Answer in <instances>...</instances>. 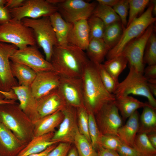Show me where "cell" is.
Returning a JSON list of instances; mask_svg holds the SVG:
<instances>
[{"label":"cell","instance_id":"30","mask_svg":"<svg viewBox=\"0 0 156 156\" xmlns=\"http://www.w3.org/2000/svg\"><path fill=\"white\" fill-rule=\"evenodd\" d=\"M128 63L127 58L120 54L107 60L103 65L116 83H118L119 76L125 69Z\"/></svg>","mask_w":156,"mask_h":156},{"label":"cell","instance_id":"38","mask_svg":"<svg viewBox=\"0 0 156 156\" xmlns=\"http://www.w3.org/2000/svg\"><path fill=\"white\" fill-rule=\"evenodd\" d=\"M128 1L129 16L127 26L143 11L150 2L148 0H128Z\"/></svg>","mask_w":156,"mask_h":156},{"label":"cell","instance_id":"54","mask_svg":"<svg viewBox=\"0 0 156 156\" xmlns=\"http://www.w3.org/2000/svg\"><path fill=\"white\" fill-rule=\"evenodd\" d=\"M151 1L153 4V14L155 15L156 14V0H152Z\"/></svg>","mask_w":156,"mask_h":156},{"label":"cell","instance_id":"44","mask_svg":"<svg viewBox=\"0 0 156 156\" xmlns=\"http://www.w3.org/2000/svg\"><path fill=\"white\" fill-rule=\"evenodd\" d=\"M12 19L9 9L5 5L0 6V25L8 23Z\"/></svg>","mask_w":156,"mask_h":156},{"label":"cell","instance_id":"56","mask_svg":"<svg viewBox=\"0 0 156 156\" xmlns=\"http://www.w3.org/2000/svg\"><path fill=\"white\" fill-rule=\"evenodd\" d=\"M0 93H1L2 92L0 91Z\"/></svg>","mask_w":156,"mask_h":156},{"label":"cell","instance_id":"11","mask_svg":"<svg viewBox=\"0 0 156 156\" xmlns=\"http://www.w3.org/2000/svg\"><path fill=\"white\" fill-rule=\"evenodd\" d=\"M9 10L12 18L19 21L25 18L37 19L49 16L57 11L56 5L47 0H25L20 7Z\"/></svg>","mask_w":156,"mask_h":156},{"label":"cell","instance_id":"3","mask_svg":"<svg viewBox=\"0 0 156 156\" xmlns=\"http://www.w3.org/2000/svg\"><path fill=\"white\" fill-rule=\"evenodd\" d=\"M0 121L26 144L35 136L34 122L24 112L16 101L0 104Z\"/></svg>","mask_w":156,"mask_h":156},{"label":"cell","instance_id":"57","mask_svg":"<svg viewBox=\"0 0 156 156\" xmlns=\"http://www.w3.org/2000/svg\"><path fill=\"white\" fill-rule=\"evenodd\" d=\"M156 156V155H155V156Z\"/></svg>","mask_w":156,"mask_h":156},{"label":"cell","instance_id":"26","mask_svg":"<svg viewBox=\"0 0 156 156\" xmlns=\"http://www.w3.org/2000/svg\"><path fill=\"white\" fill-rule=\"evenodd\" d=\"M49 17L58 45L65 46L68 44V37L70 23L66 22L57 11L51 14Z\"/></svg>","mask_w":156,"mask_h":156},{"label":"cell","instance_id":"20","mask_svg":"<svg viewBox=\"0 0 156 156\" xmlns=\"http://www.w3.org/2000/svg\"><path fill=\"white\" fill-rule=\"evenodd\" d=\"M90 41L89 30L87 20L70 23L68 37V44L86 50Z\"/></svg>","mask_w":156,"mask_h":156},{"label":"cell","instance_id":"24","mask_svg":"<svg viewBox=\"0 0 156 156\" xmlns=\"http://www.w3.org/2000/svg\"><path fill=\"white\" fill-rule=\"evenodd\" d=\"M116 98L115 104L124 120L138 109L150 105L148 103H144L129 95Z\"/></svg>","mask_w":156,"mask_h":156},{"label":"cell","instance_id":"39","mask_svg":"<svg viewBox=\"0 0 156 156\" xmlns=\"http://www.w3.org/2000/svg\"><path fill=\"white\" fill-rule=\"evenodd\" d=\"M96 65L101 80L104 87L108 92L114 94L118 83L105 69L103 64Z\"/></svg>","mask_w":156,"mask_h":156},{"label":"cell","instance_id":"47","mask_svg":"<svg viewBox=\"0 0 156 156\" xmlns=\"http://www.w3.org/2000/svg\"><path fill=\"white\" fill-rule=\"evenodd\" d=\"M25 0H8L5 6L9 9L18 8L22 5Z\"/></svg>","mask_w":156,"mask_h":156},{"label":"cell","instance_id":"42","mask_svg":"<svg viewBox=\"0 0 156 156\" xmlns=\"http://www.w3.org/2000/svg\"><path fill=\"white\" fill-rule=\"evenodd\" d=\"M70 143L60 142L49 154L48 156H66L70 149Z\"/></svg>","mask_w":156,"mask_h":156},{"label":"cell","instance_id":"4","mask_svg":"<svg viewBox=\"0 0 156 156\" xmlns=\"http://www.w3.org/2000/svg\"><path fill=\"white\" fill-rule=\"evenodd\" d=\"M151 2L146 11L133 20L124 29L118 42L107 55V60L120 55L130 42L141 35L156 21V18L153 14V4L151 1Z\"/></svg>","mask_w":156,"mask_h":156},{"label":"cell","instance_id":"58","mask_svg":"<svg viewBox=\"0 0 156 156\" xmlns=\"http://www.w3.org/2000/svg\"></svg>","mask_w":156,"mask_h":156},{"label":"cell","instance_id":"17","mask_svg":"<svg viewBox=\"0 0 156 156\" xmlns=\"http://www.w3.org/2000/svg\"><path fill=\"white\" fill-rule=\"evenodd\" d=\"M12 90L21 109L34 123L36 122L40 118L37 110V99L33 95L30 87L18 85Z\"/></svg>","mask_w":156,"mask_h":156},{"label":"cell","instance_id":"14","mask_svg":"<svg viewBox=\"0 0 156 156\" xmlns=\"http://www.w3.org/2000/svg\"><path fill=\"white\" fill-rule=\"evenodd\" d=\"M18 48L12 44L0 42V91L8 92L18 85L12 73L10 57Z\"/></svg>","mask_w":156,"mask_h":156},{"label":"cell","instance_id":"49","mask_svg":"<svg viewBox=\"0 0 156 156\" xmlns=\"http://www.w3.org/2000/svg\"><path fill=\"white\" fill-rule=\"evenodd\" d=\"M119 1V0H97L98 4L113 7Z\"/></svg>","mask_w":156,"mask_h":156},{"label":"cell","instance_id":"7","mask_svg":"<svg viewBox=\"0 0 156 156\" xmlns=\"http://www.w3.org/2000/svg\"><path fill=\"white\" fill-rule=\"evenodd\" d=\"M132 94L146 98L148 103L156 108V100L150 92L147 79L143 74L132 67L125 79L117 84L114 94L116 97Z\"/></svg>","mask_w":156,"mask_h":156},{"label":"cell","instance_id":"1","mask_svg":"<svg viewBox=\"0 0 156 156\" xmlns=\"http://www.w3.org/2000/svg\"><path fill=\"white\" fill-rule=\"evenodd\" d=\"M81 78L84 105L87 110L95 114L105 105L115 100V95L108 92L103 85L96 64L89 60Z\"/></svg>","mask_w":156,"mask_h":156},{"label":"cell","instance_id":"28","mask_svg":"<svg viewBox=\"0 0 156 156\" xmlns=\"http://www.w3.org/2000/svg\"><path fill=\"white\" fill-rule=\"evenodd\" d=\"M156 108L145 106L139 118L138 133L148 134L156 132Z\"/></svg>","mask_w":156,"mask_h":156},{"label":"cell","instance_id":"22","mask_svg":"<svg viewBox=\"0 0 156 156\" xmlns=\"http://www.w3.org/2000/svg\"><path fill=\"white\" fill-rule=\"evenodd\" d=\"M63 118L62 110L40 118L34 123V136L54 132L55 128L60 125Z\"/></svg>","mask_w":156,"mask_h":156},{"label":"cell","instance_id":"33","mask_svg":"<svg viewBox=\"0 0 156 156\" xmlns=\"http://www.w3.org/2000/svg\"><path fill=\"white\" fill-rule=\"evenodd\" d=\"M92 15L101 19L106 26L120 21L119 16L112 7L98 3L94 10Z\"/></svg>","mask_w":156,"mask_h":156},{"label":"cell","instance_id":"32","mask_svg":"<svg viewBox=\"0 0 156 156\" xmlns=\"http://www.w3.org/2000/svg\"><path fill=\"white\" fill-rule=\"evenodd\" d=\"M79 156H96V151L88 139L77 130L73 142Z\"/></svg>","mask_w":156,"mask_h":156},{"label":"cell","instance_id":"9","mask_svg":"<svg viewBox=\"0 0 156 156\" xmlns=\"http://www.w3.org/2000/svg\"><path fill=\"white\" fill-rule=\"evenodd\" d=\"M97 4L83 0H61L56 5L63 18L67 22L72 23L87 20L92 15Z\"/></svg>","mask_w":156,"mask_h":156},{"label":"cell","instance_id":"18","mask_svg":"<svg viewBox=\"0 0 156 156\" xmlns=\"http://www.w3.org/2000/svg\"><path fill=\"white\" fill-rule=\"evenodd\" d=\"M26 144L0 121V156H16Z\"/></svg>","mask_w":156,"mask_h":156},{"label":"cell","instance_id":"34","mask_svg":"<svg viewBox=\"0 0 156 156\" xmlns=\"http://www.w3.org/2000/svg\"><path fill=\"white\" fill-rule=\"evenodd\" d=\"M89 30L90 40L94 38L102 39L106 27L99 18L92 15L87 20Z\"/></svg>","mask_w":156,"mask_h":156},{"label":"cell","instance_id":"2","mask_svg":"<svg viewBox=\"0 0 156 156\" xmlns=\"http://www.w3.org/2000/svg\"><path fill=\"white\" fill-rule=\"evenodd\" d=\"M89 61L84 51L68 44L54 46L50 62L61 76L81 78Z\"/></svg>","mask_w":156,"mask_h":156},{"label":"cell","instance_id":"6","mask_svg":"<svg viewBox=\"0 0 156 156\" xmlns=\"http://www.w3.org/2000/svg\"><path fill=\"white\" fill-rule=\"evenodd\" d=\"M0 42L13 44L18 49L36 45L33 29L24 25L21 21L12 18L0 25Z\"/></svg>","mask_w":156,"mask_h":156},{"label":"cell","instance_id":"40","mask_svg":"<svg viewBox=\"0 0 156 156\" xmlns=\"http://www.w3.org/2000/svg\"><path fill=\"white\" fill-rule=\"evenodd\" d=\"M122 142L117 136L101 134L98 147L100 146L107 149L116 151Z\"/></svg>","mask_w":156,"mask_h":156},{"label":"cell","instance_id":"21","mask_svg":"<svg viewBox=\"0 0 156 156\" xmlns=\"http://www.w3.org/2000/svg\"><path fill=\"white\" fill-rule=\"evenodd\" d=\"M139 118V114L137 110L128 118L125 124L122 125L117 132V136L122 142L132 147L138 133Z\"/></svg>","mask_w":156,"mask_h":156},{"label":"cell","instance_id":"48","mask_svg":"<svg viewBox=\"0 0 156 156\" xmlns=\"http://www.w3.org/2000/svg\"><path fill=\"white\" fill-rule=\"evenodd\" d=\"M57 144L49 146L46 149L42 152L32 154L28 156H48L50 152L56 147Z\"/></svg>","mask_w":156,"mask_h":156},{"label":"cell","instance_id":"19","mask_svg":"<svg viewBox=\"0 0 156 156\" xmlns=\"http://www.w3.org/2000/svg\"><path fill=\"white\" fill-rule=\"evenodd\" d=\"M66 105L57 88L37 99V110L40 118L61 110Z\"/></svg>","mask_w":156,"mask_h":156},{"label":"cell","instance_id":"37","mask_svg":"<svg viewBox=\"0 0 156 156\" xmlns=\"http://www.w3.org/2000/svg\"><path fill=\"white\" fill-rule=\"evenodd\" d=\"M77 109L79 131L91 143L88 130V114L87 110L85 106Z\"/></svg>","mask_w":156,"mask_h":156},{"label":"cell","instance_id":"36","mask_svg":"<svg viewBox=\"0 0 156 156\" xmlns=\"http://www.w3.org/2000/svg\"><path fill=\"white\" fill-rule=\"evenodd\" d=\"M87 111L88 114V130L91 143L96 150L98 147L101 134L97 125L94 114L90 111Z\"/></svg>","mask_w":156,"mask_h":156},{"label":"cell","instance_id":"5","mask_svg":"<svg viewBox=\"0 0 156 156\" xmlns=\"http://www.w3.org/2000/svg\"><path fill=\"white\" fill-rule=\"evenodd\" d=\"M21 21L24 25L33 29L36 45L42 48L46 59L50 62L53 47L58 44L49 16L37 19L25 18Z\"/></svg>","mask_w":156,"mask_h":156},{"label":"cell","instance_id":"15","mask_svg":"<svg viewBox=\"0 0 156 156\" xmlns=\"http://www.w3.org/2000/svg\"><path fill=\"white\" fill-rule=\"evenodd\" d=\"M76 108L66 105L62 110L64 118L58 130L54 133L52 140L58 142L73 143L77 130Z\"/></svg>","mask_w":156,"mask_h":156},{"label":"cell","instance_id":"16","mask_svg":"<svg viewBox=\"0 0 156 156\" xmlns=\"http://www.w3.org/2000/svg\"><path fill=\"white\" fill-rule=\"evenodd\" d=\"M60 78V75L55 71L36 73V76L30 87L33 95L38 99L57 88Z\"/></svg>","mask_w":156,"mask_h":156},{"label":"cell","instance_id":"8","mask_svg":"<svg viewBox=\"0 0 156 156\" xmlns=\"http://www.w3.org/2000/svg\"><path fill=\"white\" fill-rule=\"evenodd\" d=\"M10 60L12 62L26 65L36 73L54 71L51 63L44 58L37 45L18 49L10 56Z\"/></svg>","mask_w":156,"mask_h":156},{"label":"cell","instance_id":"50","mask_svg":"<svg viewBox=\"0 0 156 156\" xmlns=\"http://www.w3.org/2000/svg\"><path fill=\"white\" fill-rule=\"evenodd\" d=\"M147 135L151 144L156 148V132L148 134Z\"/></svg>","mask_w":156,"mask_h":156},{"label":"cell","instance_id":"23","mask_svg":"<svg viewBox=\"0 0 156 156\" xmlns=\"http://www.w3.org/2000/svg\"><path fill=\"white\" fill-rule=\"evenodd\" d=\"M54 133L35 136L16 156H28L39 153L49 146L59 143L52 140Z\"/></svg>","mask_w":156,"mask_h":156},{"label":"cell","instance_id":"41","mask_svg":"<svg viewBox=\"0 0 156 156\" xmlns=\"http://www.w3.org/2000/svg\"><path fill=\"white\" fill-rule=\"evenodd\" d=\"M112 8L119 16L122 24L125 29L127 23V17L129 10L128 0H119Z\"/></svg>","mask_w":156,"mask_h":156},{"label":"cell","instance_id":"12","mask_svg":"<svg viewBox=\"0 0 156 156\" xmlns=\"http://www.w3.org/2000/svg\"><path fill=\"white\" fill-rule=\"evenodd\" d=\"M57 89L67 105L76 108L85 106L81 77L61 76Z\"/></svg>","mask_w":156,"mask_h":156},{"label":"cell","instance_id":"25","mask_svg":"<svg viewBox=\"0 0 156 156\" xmlns=\"http://www.w3.org/2000/svg\"><path fill=\"white\" fill-rule=\"evenodd\" d=\"M110 50L102 39L94 38L90 40L86 53L90 61L99 64H101Z\"/></svg>","mask_w":156,"mask_h":156},{"label":"cell","instance_id":"31","mask_svg":"<svg viewBox=\"0 0 156 156\" xmlns=\"http://www.w3.org/2000/svg\"><path fill=\"white\" fill-rule=\"evenodd\" d=\"M133 148L139 156H154L156 155V148L149 141L147 134L138 133L133 142Z\"/></svg>","mask_w":156,"mask_h":156},{"label":"cell","instance_id":"52","mask_svg":"<svg viewBox=\"0 0 156 156\" xmlns=\"http://www.w3.org/2000/svg\"><path fill=\"white\" fill-rule=\"evenodd\" d=\"M148 86L151 94L154 96H156V84L148 83Z\"/></svg>","mask_w":156,"mask_h":156},{"label":"cell","instance_id":"27","mask_svg":"<svg viewBox=\"0 0 156 156\" xmlns=\"http://www.w3.org/2000/svg\"><path fill=\"white\" fill-rule=\"evenodd\" d=\"M10 65L12 74L17 79L18 85L30 87L36 76V73L26 65L10 61Z\"/></svg>","mask_w":156,"mask_h":156},{"label":"cell","instance_id":"55","mask_svg":"<svg viewBox=\"0 0 156 156\" xmlns=\"http://www.w3.org/2000/svg\"><path fill=\"white\" fill-rule=\"evenodd\" d=\"M8 0H0V6L5 5L7 2Z\"/></svg>","mask_w":156,"mask_h":156},{"label":"cell","instance_id":"46","mask_svg":"<svg viewBox=\"0 0 156 156\" xmlns=\"http://www.w3.org/2000/svg\"><path fill=\"white\" fill-rule=\"evenodd\" d=\"M96 156H120L115 151L107 149L99 146L96 149Z\"/></svg>","mask_w":156,"mask_h":156},{"label":"cell","instance_id":"10","mask_svg":"<svg viewBox=\"0 0 156 156\" xmlns=\"http://www.w3.org/2000/svg\"><path fill=\"white\" fill-rule=\"evenodd\" d=\"M154 31L153 24L141 35L130 42L120 54L127 58L129 67L143 74L144 68L143 58L145 47L149 37Z\"/></svg>","mask_w":156,"mask_h":156},{"label":"cell","instance_id":"51","mask_svg":"<svg viewBox=\"0 0 156 156\" xmlns=\"http://www.w3.org/2000/svg\"><path fill=\"white\" fill-rule=\"evenodd\" d=\"M16 101V100L14 99H6L5 95L0 93V104L13 103Z\"/></svg>","mask_w":156,"mask_h":156},{"label":"cell","instance_id":"35","mask_svg":"<svg viewBox=\"0 0 156 156\" xmlns=\"http://www.w3.org/2000/svg\"><path fill=\"white\" fill-rule=\"evenodd\" d=\"M154 31L147 41L143 58L144 64L156 65V36Z\"/></svg>","mask_w":156,"mask_h":156},{"label":"cell","instance_id":"13","mask_svg":"<svg viewBox=\"0 0 156 156\" xmlns=\"http://www.w3.org/2000/svg\"><path fill=\"white\" fill-rule=\"evenodd\" d=\"M114 101L105 105L96 114V123L101 134L117 136L118 130L122 125V119Z\"/></svg>","mask_w":156,"mask_h":156},{"label":"cell","instance_id":"45","mask_svg":"<svg viewBox=\"0 0 156 156\" xmlns=\"http://www.w3.org/2000/svg\"><path fill=\"white\" fill-rule=\"evenodd\" d=\"M143 75L147 80L156 79V65H148L144 68Z\"/></svg>","mask_w":156,"mask_h":156},{"label":"cell","instance_id":"29","mask_svg":"<svg viewBox=\"0 0 156 156\" xmlns=\"http://www.w3.org/2000/svg\"><path fill=\"white\" fill-rule=\"evenodd\" d=\"M124 29L120 21L106 26L102 39L110 49L118 42Z\"/></svg>","mask_w":156,"mask_h":156},{"label":"cell","instance_id":"43","mask_svg":"<svg viewBox=\"0 0 156 156\" xmlns=\"http://www.w3.org/2000/svg\"><path fill=\"white\" fill-rule=\"evenodd\" d=\"M116 151L120 156H139L133 148L122 142Z\"/></svg>","mask_w":156,"mask_h":156},{"label":"cell","instance_id":"53","mask_svg":"<svg viewBox=\"0 0 156 156\" xmlns=\"http://www.w3.org/2000/svg\"><path fill=\"white\" fill-rule=\"evenodd\" d=\"M67 156H79L75 147L70 148L67 154Z\"/></svg>","mask_w":156,"mask_h":156}]
</instances>
